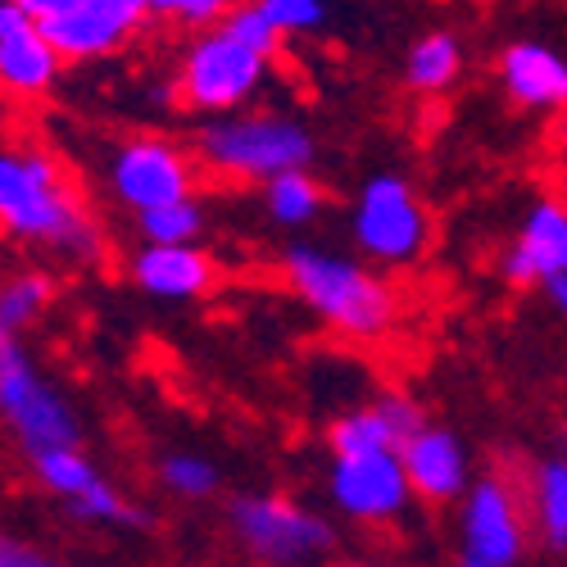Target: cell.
I'll list each match as a JSON object with an SVG mask.
<instances>
[{
	"label": "cell",
	"mask_w": 567,
	"mask_h": 567,
	"mask_svg": "<svg viewBox=\"0 0 567 567\" xmlns=\"http://www.w3.org/2000/svg\"><path fill=\"white\" fill-rule=\"evenodd\" d=\"M0 231L19 246L73 264H96L105 255L96 218L78 200L69 173L51 151H0Z\"/></svg>",
	"instance_id": "6da1fadb"
},
{
	"label": "cell",
	"mask_w": 567,
	"mask_h": 567,
	"mask_svg": "<svg viewBox=\"0 0 567 567\" xmlns=\"http://www.w3.org/2000/svg\"><path fill=\"white\" fill-rule=\"evenodd\" d=\"M281 277L332 332L350 341H382L395 327V291L350 255L296 241L281 250Z\"/></svg>",
	"instance_id": "7a4b0ae2"
},
{
	"label": "cell",
	"mask_w": 567,
	"mask_h": 567,
	"mask_svg": "<svg viewBox=\"0 0 567 567\" xmlns=\"http://www.w3.org/2000/svg\"><path fill=\"white\" fill-rule=\"evenodd\" d=\"M196 159L214 168L218 177L236 182H268L277 173L291 168H313L318 159V141L300 118L287 114H218L196 132Z\"/></svg>",
	"instance_id": "3957f363"
},
{
	"label": "cell",
	"mask_w": 567,
	"mask_h": 567,
	"mask_svg": "<svg viewBox=\"0 0 567 567\" xmlns=\"http://www.w3.org/2000/svg\"><path fill=\"white\" fill-rule=\"evenodd\" d=\"M0 422L23 445V454L82 445V417L73 400L45 382L23 341H0Z\"/></svg>",
	"instance_id": "277c9868"
},
{
	"label": "cell",
	"mask_w": 567,
	"mask_h": 567,
	"mask_svg": "<svg viewBox=\"0 0 567 567\" xmlns=\"http://www.w3.org/2000/svg\"><path fill=\"white\" fill-rule=\"evenodd\" d=\"M272 55L255 51V45L236 41L223 23L196 32V41L186 45V55L177 64V101L196 114H236L268 78Z\"/></svg>",
	"instance_id": "5b68a950"
},
{
	"label": "cell",
	"mask_w": 567,
	"mask_h": 567,
	"mask_svg": "<svg viewBox=\"0 0 567 567\" xmlns=\"http://www.w3.org/2000/svg\"><path fill=\"white\" fill-rule=\"evenodd\" d=\"M227 523L264 567H309L337 549L332 523L287 495H236L227 504Z\"/></svg>",
	"instance_id": "8992f818"
},
{
	"label": "cell",
	"mask_w": 567,
	"mask_h": 567,
	"mask_svg": "<svg viewBox=\"0 0 567 567\" xmlns=\"http://www.w3.org/2000/svg\"><path fill=\"white\" fill-rule=\"evenodd\" d=\"M350 231H354V246L363 250V259L386 264V268H404L427 250L432 223H427V209H422L417 192L404 177L377 173L363 182V192L354 200Z\"/></svg>",
	"instance_id": "52a82bcc"
},
{
	"label": "cell",
	"mask_w": 567,
	"mask_h": 567,
	"mask_svg": "<svg viewBox=\"0 0 567 567\" xmlns=\"http://www.w3.org/2000/svg\"><path fill=\"white\" fill-rule=\"evenodd\" d=\"M110 192L132 209L146 214L196 192V164L168 136H127L110 155Z\"/></svg>",
	"instance_id": "ba28073f"
},
{
	"label": "cell",
	"mask_w": 567,
	"mask_h": 567,
	"mask_svg": "<svg viewBox=\"0 0 567 567\" xmlns=\"http://www.w3.org/2000/svg\"><path fill=\"white\" fill-rule=\"evenodd\" d=\"M37 482L51 491L55 499H64L73 508V517H82V523H101V527H146L151 517L141 504H132L105 472L86 458L82 445L73 450H41L28 458Z\"/></svg>",
	"instance_id": "9c48e42d"
},
{
	"label": "cell",
	"mask_w": 567,
	"mask_h": 567,
	"mask_svg": "<svg viewBox=\"0 0 567 567\" xmlns=\"http://www.w3.org/2000/svg\"><path fill=\"white\" fill-rule=\"evenodd\" d=\"M327 491H332V504L346 517H354V523H391L395 513H404V504L413 495L400 450L332 454Z\"/></svg>",
	"instance_id": "30bf717a"
},
{
	"label": "cell",
	"mask_w": 567,
	"mask_h": 567,
	"mask_svg": "<svg viewBox=\"0 0 567 567\" xmlns=\"http://www.w3.org/2000/svg\"><path fill=\"white\" fill-rule=\"evenodd\" d=\"M463 554L486 558L495 567H517L527 558V517L513 482L486 472L463 495Z\"/></svg>",
	"instance_id": "8fae6325"
},
{
	"label": "cell",
	"mask_w": 567,
	"mask_h": 567,
	"mask_svg": "<svg viewBox=\"0 0 567 567\" xmlns=\"http://www.w3.org/2000/svg\"><path fill=\"white\" fill-rule=\"evenodd\" d=\"M60 69L64 60L45 41L41 23L19 0H0V91H10L14 101H41L60 82Z\"/></svg>",
	"instance_id": "7c38bea8"
},
{
	"label": "cell",
	"mask_w": 567,
	"mask_h": 567,
	"mask_svg": "<svg viewBox=\"0 0 567 567\" xmlns=\"http://www.w3.org/2000/svg\"><path fill=\"white\" fill-rule=\"evenodd\" d=\"M499 272L508 287H545L549 277L567 272V205L536 200L523 218L517 241L504 250Z\"/></svg>",
	"instance_id": "4fadbf2b"
},
{
	"label": "cell",
	"mask_w": 567,
	"mask_h": 567,
	"mask_svg": "<svg viewBox=\"0 0 567 567\" xmlns=\"http://www.w3.org/2000/svg\"><path fill=\"white\" fill-rule=\"evenodd\" d=\"M132 281L155 300H200L218 287V259L200 250L196 241L186 246H141L132 255Z\"/></svg>",
	"instance_id": "5bb4252c"
},
{
	"label": "cell",
	"mask_w": 567,
	"mask_h": 567,
	"mask_svg": "<svg viewBox=\"0 0 567 567\" xmlns=\"http://www.w3.org/2000/svg\"><path fill=\"white\" fill-rule=\"evenodd\" d=\"M404 472H409V486L417 499L427 504H454L467 495L472 486V472H467V450L454 432L445 427H422L400 445Z\"/></svg>",
	"instance_id": "9a60e30c"
},
{
	"label": "cell",
	"mask_w": 567,
	"mask_h": 567,
	"mask_svg": "<svg viewBox=\"0 0 567 567\" xmlns=\"http://www.w3.org/2000/svg\"><path fill=\"white\" fill-rule=\"evenodd\" d=\"M499 82L517 110H567V60L545 41H513L499 55Z\"/></svg>",
	"instance_id": "2e32d148"
},
{
	"label": "cell",
	"mask_w": 567,
	"mask_h": 567,
	"mask_svg": "<svg viewBox=\"0 0 567 567\" xmlns=\"http://www.w3.org/2000/svg\"><path fill=\"white\" fill-rule=\"evenodd\" d=\"M422 427H427V417H422V409L413 400H404V395H377L372 404L337 417L332 432H327V445H332V454L400 450Z\"/></svg>",
	"instance_id": "e0dca14e"
},
{
	"label": "cell",
	"mask_w": 567,
	"mask_h": 567,
	"mask_svg": "<svg viewBox=\"0 0 567 567\" xmlns=\"http://www.w3.org/2000/svg\"><path fill=\"white\" fill-rule=\"evenodd\" d=\"M463 73V41L441 28L413 41V51L404 60V82L417 91V96H445V91L458 82Z\"/></svg>",
	"instance_id": "ac0fdd59"
},
{
	"label": "cell",
	"mask_w": 567,
	"mask_h": 567,
	"mask_svg": "<svg viewBox=\"0 0 567 567\" xmlns=\"http://www.w3.org/2000/svg\"><path fill=\"white\" fill-rule=\"evenodd\" d=\"M532 523L549 554H567V454L532 472Z\"/></svg>",
	"instance_id": "d6986e66"
},
{
	"label": "cell",
	"mask_w": 567,
	"mask_h": 567,
	"mask_svg": "<svg viewBox=\"0 0 567 567\" xmlns=\"http://www.w3.org/2000/svg\"><path fill=\"white\" fill-rule=\"evenodd\" d=\"M264 209L281 227H309L327 209V186L313 177V168H291L264 182Z\"/></svg>",
	"instance_id": "ffe728a7"
},
{
	"label": "cell",
	"mask_w": 567,
	"mask_h": 567,
	"mask_svg": "<svg viewBox=\"0 0 567 567\" xmlns=\"http://www.w3.org/2000/svg\"><path fill=\"white\" fill-rule=\"evenodd\" d=\"M55 300V281L45 272H14L0 281V341H23L28 327Z\"/></svg>",
	"instance_id": "44dd1931"
},
{
	"label": "cell",
	"mask_w": 567,
	"mask_h": 567,
	"mask_svg": "<svg viewBox=\"0 0 567 567\" xmlns=\"http://www.w3.org/2000/svg\"><path fill=\"white\" fill-rule=\"evenodd\" d=\"M209 227L205 218V205L196 196H182L173 205H159V209H146V214H136V231H141V241H151V246H186V241H200Z\"/></svg>",
	"instance_id": "7402d4cb"
},
{
	"label": "cell",
	"mask_w": 567,
	"mask_h": 567,
	"mask_svg": "<svg viewBox=\"0 0 567 567\" xmlns=\"http://www.w3.org/2000/svg\"><path fill=\"white\" fill-rule=\"evenodd\" d=\"M159 486H164L168 495H177V499H192V504H196V499L218 495L223 472H218V463L205 458V454L173 450V454L159 458Z\"/></svg>",
	"instance_id": "603a6c76"
},
{
	"label": "cell",
	"mask_w": 567,
	"mask_h": 567,
	"mask_svg": "<svg viewBox=\"0 0 567 567\" xmlns=\"http://www.w3.org/2000/svg\"><path fill=\"white\" fill-rule=\"evenodd\" d=\"M151 6H155V19H164L173 28L205 32V28H218L236 6H246V0H151Z\"/></svg>",
	"instance_id": "cb8c5ba5"
},
{
	"label": "cell",
	"mask_w": 567,
	"mask_h": 567,
	"mask_svg": "<svg viewBox=\"0 0 567 567\" xmlns=\"http://www.w3.org/2000/svg\"><path fill=\"white\" fill-rule=\"evenodd\" d=\"M255 6L277 23L281 37H300V32H318L332 14L327 0H255Z\"/></svg>",
	"instance_id": "d4e9b609"
},
{
	"label": "cell",
	"mask_w": 567,
	"mask_h": 567,
	"mask_svg": "<svg viewBox=\"0 0 567 567\" xmlns=\"http://www.w3.org/2000/svg\"><path fill=\"white\" fill-rule=\"evenodd\" d=\"M223 28H227L236 41H246V45H255V51H264V55H277V51H281V32H277V23L255 6V0L236 6V10L223 19Z\"/></svg>",
	"instance_id": "484cf974"
},
{
	"label": "cell",
	"mask_w": 567,
	"mask_h": 567,
	"mask_svg": "<svg viewBox=\"0 0 567 567\" xmlns=\"http://www.w3.org/2000/svg\"><path fill=\"white\" fill-rule=\"evenodd\" d=\"M91 6H96V10H101L127 41L155 19V6H151V0H91Z\"/></svg>",
	"instance_id": "4316f807"
},
{
	"label": "cell",
	"mask_w": 567,
	"mask_h": 567,
	"mask_svg": "<svg viewBox=\"0 0 567 567\" xmlns=\"http://www.w3.org/2000/svg\"><path fill=\"white\" fill-rule=\"evenodd\" d=\"M0 567H64L51 549L32 545L28 536H14V532H0Z\"/></svg>",
	"instance_id": "83f0119b"
},
{
	"label": "cell",
	"mask_w": 567,
	"mask_h": 567,
	"mask_svg": "<svg viewBox=\"0 0 567 567\" xmlns=\"http://www.w3.org/2000/svg\"><path fill=\"white\" fill-rule=\"evenodd\" d=\"M545 296H549V305H554V309H558V313L567 318V272H563V277H549V281H545Z\"/></svg>",
	"instance_id": "f1b7e54d"
},
{
	"label": "cell",
	"mask_w": 567,
	"mask_h": 567,
	"mask_svg": "<svg viewBox=\"0 0 567 567\" xmlns=\"http://www.w3.org/2000/svg\"><path fill=\"white\" fill-rule=\"evenodd\" d=\"M458 567H495V563H486V558H472V554H463V558H458Z\"/></svg>",
	"instance_id": "f546056e"
},
{
	"label": "cell",
	"mask_w": 567,
	"mask_h": 567,
	"mask_svg": "<svg viewBox=\"0 0 567 567\" xmlns=\"http://www.w3.org/2000/svg\"><path fill=\"white\" fill-rule=\"evenodd\" d=\"M350 567H363V563H350Z\"/></svg>",
	"instance_id": "4dcf8cb0"
}]
</instances>
